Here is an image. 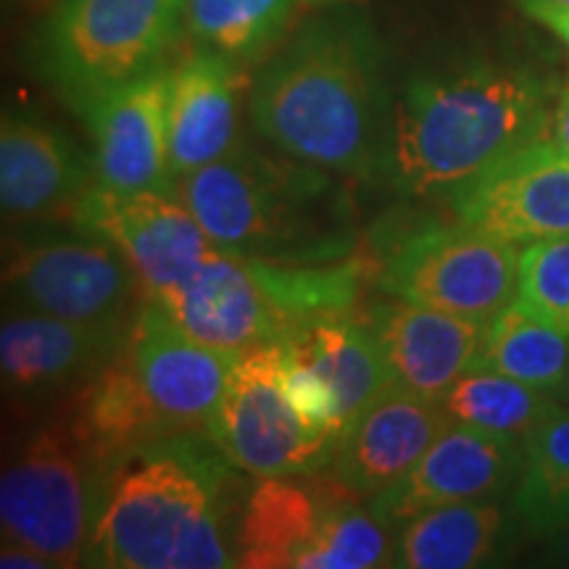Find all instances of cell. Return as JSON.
I'll return each mask as SVG.
<instances>
[{"instance_id": "1", "label": "cell", "mask_w": 569, "mask_h": 569, "mask_svg": "<svg viewBox=\"0 0 569 569\" xmlns=\"http://www.w3.org/2000/svg\"><path fill=\"white\" fill-rule=\"evenodd\" d=\"M557 82L482 51L427 59L396 88L372 180L403 198H451L498 161L551 138Z\"/></svg>"}, {"instance_id": "2", "label": "cell", "mask_w": 569, "mask_h": 569, "mask_svg": "<svg viewBox=\"0 0 569 569\" xmlns=\"http://www.w3.org/2000/svg\"><path fill=\"white\" fill-rule=\"evenodd\" d=\"M396 90L388 46L359 9L309 19L251 90V122L277 151L372 180Z\"/></svg>"}, {"instance_id": "3", "label": "cell", "mask_w": 569, "mask_h": 569, "mask_svg": "<svg viewBox=\"0 0 569 569\" xmlns=\"http://www.w3.org/2000/svg\"><path fill=\"white\" fill-rule=\"evenodd\" d=\"M234 472L209 432L156 440L111 459L88 567H238Z\"/></svg>"}, {"instance_id": "4", "label": "cell", "mask_w": 569, "mask_h": 569, "mask_svg": "<svg viewBox=\"0 0 569 569\" xmlns=\"http://www.w3.org/2000/svg\"><path fill=\"white\" fill-rule=\"evenodd\" d=\"M177 198L222 251L284 267L348 261L356 213L330 169L240 140L230 153L180 177Z\"/></svg>"}, {"instance_id": "5", "label": "cell", "mask_w": 569, "mask_h": 569, "mask_svg": "<svg viewBox=\"0 0 569 569\" xmlns=\"http://www.w3.org/2000/svg\"><path fill=\"white\" fill-rule=\"evenodd\" d=\"M359 267H284L213 246L174 288L148 296L188 336L227 353L282 343L315 317L351 309Z\"/></svg>"}, {"instance_id": "6", "label": "cell", "mask_w": 569, "mask_h": 569, "mask_svg": "<svg viewBox=\"0 0 569 569\" xmlns=\"http://www.w3.org/2000/svg\"><path fill=\"white\" fill-rule=\"evenodd\" d=\"M359 493L327 472L261 478L243 501L238 567L369 569L390 565L393 540Z\"/></svg>"}, {"instance_id": "7", "label": "cell", "mask_w": 569, "mask_h": 569, "mask_svg": "<svg viewBox=\"0 0 569 569\" xmlns=\"http://www.w3.org/2000/svg\"><path fill=\"white\" fill-rule=\"evenodd\" d=\"M109 461L74 425L51 422L27 438L0 478L3 538L32 546L53 567H84Z\"/></svg>"}, {"instance_id": "8", "label": "cell", "mask_w": 569, "mask_h": 569, "mask_svg": "<svg viewBox=\"0 0 569 569\" xmlns=\"http://www.w3.org/2000/svg\"><path fill=\"white\" fill-rule=\"evenodd\" d=\"M188 0H59L38 30L42 74L80 109L98 92L161 69Z\"/></svg>"}, {"instance_id": "9", "label": "cell", "mask_w": 569, "mask_h": 569, "mask_svg": "<svg viewBox=\"0 0 569 569\" xmlns=\"http://www.w3.org/2000/svg\"><path fill=\"white\" fill-rule=\"evenodd\" d=\"M377 288L388 296L490 322L517 298V246L465 222L386 227L375 243Z\"/></svg>"}, {"instance_id": "10", "label": "cell", "mask_w": 569, "mask_h": 569, "mask_svg": "<svg viewBox=\"0 0 569 569\" xmlns=\"http://www.w3.org/2000/svg\"><path fill=\"white\" fill-rule=\"evenodd\" d=\"M209 436L251 478L325 472L338 438L301 417L284 386V343L246 351L234 361Z\"/></svg>"}, {"instance_id": "11", "label": "cell", "mask_w": 569, "mask_h": 569, "mask_svg": "<svg viewBox=\"0 0 569 569\" xmlns=\"http://www.w3.org/2000/svg\"><path fill=\"white\" fill-rule=\"evenodd\" d=\"M3 280L24 309L119 330L140 284L117 248L82 230L17 240L6 248Z\"/></svg>"}, {"instance_id": "12", "label": "cell", "mask_w": 569, "mask_h": 569, "mask_svg": "<svg viewBox=\"0 0 569 569\" xmlns=\"http://www.w3.org/2000/svg\"><path fill=\"white\" fill-rule=\"evenodd\" d=\"M119 351L167 438L209 432L238 356L188 336L151 298L127 327Z\"/></svg>"}, {"instance_id": "13", "label": "cell", "mask_w": 569, "mask_h": 569, "mask_svg": "<svg viewBox=\"0 0 569 569\" xmlns=\"http://www.w3.org/2000/svg\"><path fill=\"white\" fill-rule=\"evenodd\" d=\"M69 219L74 230L96 234L117 248L140 277L146 296L174 288L213 248L180 198L153 190L117 193L92 182Z\"/></svg>"}, {"instance_id": "14", "label": "cell", "mask_w": 569, "mask_h": 569, "mask_svg": "<svg viewBox=\"0 0 569 569\" xmlns=\"http://www.w3.org/2000/svg\"><path fill=\"white\" fill-rule=\"evenodd\" d=\"M169 84L172 71L156 69L82 103L92 138L96 182L117 193L177 196L169 161Z\"/></svg>"}, {"instance_id": "15", "label": "cell", "mask_w": 569, "mask_h": 569, "mask_svg": "<svg viewBox=\"0 0 569 569\" xmlns=\"http://www.w3.org/2000/svg\"><path fill=\"white\" fill-rule=\"evenodd\" d=\"M459 222L530 246L569 238V153L551 138L532 142L451 196Z\"/></svg>"}, {"instance_id": "16", "label": "cell", "mask_w": 569, "mask_h": 569, "mask_svg": "<svg viewBox=\"0 0 569 569\" xmlns=\"http://www.w3.org/2000/svg\"><path fill=\"white\" fill-rule=\"evenodd\" d=\"M525 443L453 422L407 478L372 498L380 522L398 525L419 511L459 501H488L515 486L522 472Z\"/></svg>"}, {"instance_id": "17", "label": "cell", "mask_w": 569, "mask_h": 569, "mask_svg": "<svg viewBox=\"0 0 569 569\" xmlns=\"http://www.w3.org/2000/svg\"><path fill=\"white\" fill-rule=\"evenodd\" d=\"M365 322L393 386L430 401H440L478 365L488 332L486 319L451 315L398 296L372 303Z\"/></svg>"}, {"instance_id": "18", "label": "cell", "mask_w": 569, "mask_h": 569, "mask_svg": "<svg viewBox=\"0 0 569 569\" xmlns=\"http://www.w3.org/2000/svg\"><path fill=\"white\" fill-rule=\"evenodd\" d=\"M453 422L440 401L390 388L340 436L327 472L359 496H380L407 478Z\"/></svg>"}, {"instance_id": "19", "label": "cell", "mask_w": 569, "mask_h": 569, "mask_svg": "<svg viewBox=\"0 0 569 569\" xmlns=\"http://www.w3.org/2000/svg\"><path fill=\"white\" fill-rule=\"evenodd\" d=\"M127 330L69 322L42 311H17L0 330V369L6 390L38 398L84 386L119 351Z\"/></svg>"}, {"instance_id": "20", "label": "cell", "mask_w": 569, "mask_h": 569, "mask_svg": "<svg viewBox=\"0 0 569 569\" xmlns=\"http://www.w3.org/2000/svg\"><path fill=\"white\" fill-rule=\"evenodd\" d=\"M96 180L92 161L61 130L24 113L0 124V206L6 222L71 213Z\"/></svg>"}, {"instance_id": "21", "label": "cell", "mask_w": 569, "mask_h": 569, "mask_svg": "<svg viewBox=\"0 0 569 569\" xmlns=\"http://www.w3.org/2000/svg\"><path fill=\"white\" fill-rule=\"evenodd\" d=\"M238 61L201 51L172 71L169 161L177 180L219 161L240 142Z\"/></svg>"}, {"instance_id": "22", "label": "cell", "mask_w": 569, "mask_h": 569, "mask_svg": "<svg viewBox=\"0 0 569 569\" xmlns=\"http://www.w3.org/2000/svg\"><path fill=\"white\" fill-rule=\"evenodd\" d=\"M282 343H288L290 351L315 369L332 390L343 432L377 398L393 388L372 330L365 319L348 317V311L315 317Z\"/></svg>"}, {"instance_id": "23", "label": "cell", "mask_w": 569, "mask_h": 569, "mask_svg": "<svg viewBox=\"0 0 569 569\" xmlns=\"http://www.w3.org/2000/svg\"><path fill=\"white\" fill-rule=\"evenodd\" d=\"M507 540V511L493 498L432 507L398 530L390 567L401 569H469L498 557Z\"/></svg>"}, {"instance_id": "24", "label": "cell", "mask_w": 569, "mask_h": 569, "mask_svg": "<svg viewBox=\"0 0 569 569\" xmlns=\"http://www.w3.org/2000/svg\"><path fill=\"white\" fill-rule=\"evenodd\" d=\"M440 407L451 422L525 443L559 409V403L553 390L528 386L493 369L472 367L448 388Z\"/></svg>"}, {"instance_id": "25", "label": "cell", "mask_w": 569, "mask_h": 569, "mask_svg": "<svg viewBox=\"0 0 569 569\" xmlns=\"http://www.w3.org/2000/svg\"><path fill=\"white\" fill-rule=\"evenodd\" d=\"M543 390H565L569 380V336L517 301L488 322L478 365Z\"/></svg>"}, {"instance_id": "26", "label": "cell", "mask_w": 569, "mask_h": 569, "mask_svg": "<svg viewBox=\"0 0 569 569\" xmlns=\"http://www.w3.org/2000/svg\"><path fill=\"white\" fill-rule=\"evenodd\" d=\"M515 515L536 536L569 528V411L557 409L525 440Z\"/></svg>"}, {"instance_id": "27", "label": "cell", "mask_w": 569, "mask_h": 569, "mask_svg": "<svg viewBox=\"0 0 569 569\" xmlns=\"http://www.w3.org/2000/svg\"><path fill=\"white\" fill-rule=\"evenodd\" d=\"M296 6L298 0H188L184 27L206 51L256 61L284 38Z\"/></svg>"}, {"instance_id": "28", "label": "cell", "mask_w": 569, "mask_h": 569, "mask_svg": "<svg viewBox=\"0 0 569 569\" xmlns=\"http://www.w3.org/2000/svg\"><path fill=\"white\" fill-rule=\"evenodd\" d=\"M515 301L569 336V238L525 246Z\"/></svg>"}, {"instance_id": "29", "label": "cell", "mask_w": 569, "mask_h": 569, "mask_svg": "<svg viewBox=\"0 0 569 569\" xmlns=\"http://www.w3.org/2000/svg\"><path fill=\"white\" fill-rule=\"evenodd\" d=\"M525 17L546 27L553 38H559L569 48V6L557 0H515Z\"/></svg>"}, {"instance_id": "30", "label": "cell", "mask_w": 569, "mask_h": 569, "mask_svg": "<svg viewBox=\"0 0 569 569\" xmlns=\"http://www.w3.org/2000/svg\"><path fill=\"white\" fill-rule=\"evenodd\" d=\"M0 567L3 569H53L51 559L42 557L32 546L19 543V540L3 538V549H0Z\"/></svg>"}, {"instance_id": "31", "label": "cell", "mask_w": 569, "mask_h": 569, "mask_svg": "<svg viewBox=\"0 0 569 569\" xmlns=\"http://www.w3.org/2000/svg\"><path fill=\"white\" fill-rule=\"evenodd\" d=\"M551 140L557 142L561 151L569 153V80L565 82V88H561L557 98V109H553Z\"/></svg>"}, {"instance_id": "32", "label": "cell", "mask_w": 569, "mask_h": 569, "mask_svg": "<svg viewBox=\"0 0 569 569\" xmlns=\"http://www.w3.org/2000/svg\"><path fill=\"white\" fill-rule=\"evenodd\" d=\"M546 565H557V567H569V528L553 532L549 540V549L543 553Z\"/></svg>"}, {"instance_id": "33", "label": "cell", "mask_w": 569, "mask_h": 569, "mask_svg": "<svg viewBox=\"0 0 569 569\" xmlns=\"http://www.w3.org/2000/svg\"><path fill=\"white\" fill-rule=\"evenodd\" d=\"M306 3H330V0H306Z\"/></svg>"}, {"instance_id": "34", "label": "cell", "mask_w": 569, "mask_h": 569, "mask_svg": "<svg viewBox=\"0 0 569 569\" xmlns=\"http://www.w3.org/2000/svg\"><path fill=\"white\" fill-rule=\"evenodd\" d=\"M557 3H565V6H569V0H557Z\"/></svg>"}, {"instance_id": "35", "label": "cell", "mask_w": 569, "mask_h": 569, "mask_svg": "<svg viewBox=\"0 0 569 569\" xmlns=\"http://www.w3.org/2000/svg\"><path fill=\"white\" fill-rule=\"evenodd\" d=\"M565 390H567V396H569V380H567V388Z\"/></svg>"}]
</instances>
